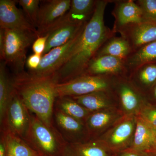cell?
<instances>
[{
    "label": "cell",
    "mask_w": 156,
    "mask_h": 156,
    "mask_svg": "<svg viewBox=\"0 0 156 156\" xmlns=\"http://www.w3.org/2000/svg\"><path fill=\"white\" fill-rule=\"evenodd\" d=\"M110 2L112 1L97 0L94 14L84 27L72 53L55 73L58 83L83 75L101 47L108 39L115 35L105 24V12Z\"/></svg>",
    "instance_id": "obj_1"
},
{
    "label": "cell",
    "mask_w": 156,
    "mask_h": 156,
    "mask_svg": "<svg viewBox=\"0 0 156 156\" xmlns=\"http://www.w3.org/2000/svg\"><path fill=\"white\" fill-rule=\"evenodd\" d=\"M15 93L31 112L49 127H54L53 113L57 98L56 74L36 75L25 71L12 77Z\"/></svg>",
    "instance_id": "obj_2"
},
{
    "label": "cell",
    "mask_w": 156,
    "mask_h": 156,
    "mask_svg": "<svg viewBox=\"0 0 156 156\" xmlns=\"http://www.w3.org/2000/svg\"><path fill=\"white\" fill-rule=\"evenodd\" d=\"M23 139L40 156H64L67 144L54 126L48 127L33 114Z\"/></svg>",
    "instance_id": "obj_3"
},
{
    "label": "cell",
    "mask_w": 156,
    "mask_h": 156,
    "mask_svg": "<svg viewBox=\"0 0 156 156\" xmlns=\"http://www.w3.org/2000/svg\"><path fill=\"white\" fill-rule=\"evenodd\" d=\"M4 30V44L1 60L12 68L15 74L24 71L27 48L37 38L35 34L15 30Z\"/></svg>",
    "instance_id": "obj_4"
},
{
    "label": "cell",
    "mask_w": 156,
    "mask_h": 156,
    "mask_svg": "<svg viewBox=\"0 0 156 156\" xmlns=\"http://www.w3.org/2000/svg\"><path fill=\"white\" fill-rule=\"evenodd\" d=\"M115 77L84 75L56 85L57 98L81 96L112 89Z\"/></svg>",
    "instance_id": "obj_5"
},
{
    "label": "cell",
    "mask_w": 156,
    "mask_h": 156,
    "mask_svg": "<svg viewBox=\"0 0 156 156\" xmlns=\"http://www.w3.org/2000/svg\"><path fill=\"white\" fill-rule=\"evenodd\" d=\"M136 123V115H125L98 138L105 143L116 155L131 147Z\"/></svg>",
    "instance_id": "obj_6"
},
{
    "label": "cell",
    "mask_w": 156,
    "mask_h": 156,
    "mask_svg": "<svg viewBox=\"0 0 156 156\" xmlns=\"http://www.w3.org/2000/svg\"><path fill=\"white\" fill-rule=\"evenodd\" d=\"M112 90L125 115L136 116L146 100L145 96L131 84L127 76L115 77Z\"/></svg>",
    "instance_id": "obj_7"
},
{
    "label": "cell",
    "mask_w": 156,
    "mask_h": 156,
    "mask_svg": "<svg viewBox=\"0 0 156 156\" xmlns=\"http://www.w3.org/2000/svg\"><path fill=\"white\" fill-rule=\"evenodd\" d=\"M30 111L15 92L9 104L1 130H8L24 139L31 121Z\"/></svg>",
    "instance_id": "obj_8"
},
{
    "label": "cell",
    "mask_w": 156,
    "mask_h": 156,
    "mask_svg": "<svg viewBox=\"0 0 156 156\" xmlns=\"http://www.w3.org/2000/svg\"><path fill=\"white\" fill-rule=\"evenodd\" d=\"M53 126L67 143L87 142L90 140L86 124L54 108Z\"/></svg>",
    "instance_id": "obj_9"
},
{
    "label": "cell",
    "mask_w": 156,
    "mask_h": 156,
    "mask_svg": "<svg viewBox=\"0 0 156 156\" xmlns=\"http://www.w3.org/2000/svg\"><path fill=\"white\" fill-rule=\"evenodd\" d=\"M84 27L76 36L65 44L53 48L42 56L38 68L36 70L28 72L36 75L42 76H50L55 74L72 53Z\"/></svg>",
    "instance_id": "obj_10"
},
{
    "label": "cell",
    "mask_w": 156,
    "mask_h": 156,
    "mask_svg": "<svg viewBox=\"0 0 156 156\" xmlns=\"http://www.w3.org/2000/svg\"><path fill=\"white\" fill-rule=\"evenodd\" d=\"M43 3L40 6L37 27L38 37L46 35L67 14L70 8L71 1L49 0Z\"/></svg>",
    "instance_id": "obj_11"
},
{
    "label": "cell",
    "mask_w": 156,
    "mask_h": 156,
    "mask_svg": "<svg viewBox=\"0 0 156 156\" xmlns=\"http://www.w3.org/2000/svg\"><path fill=\"white\" fill-rule=\"evenodd\" d=\"M87 23L75 22L69 18L67 14L49 30L46 48L43 55L53 48L65 44L76 36ZM46 34V35H47Z\"/></svg>",
    "instance_id": "obj_12"
},
{
    "label": "cell",
    "mask_w": 156,
    "mask_h": 156,
    "mask_svg": "<svg viewBox=\"0 0 156 156\" xmlns=\"http://www.w3.org/2000/svg\"><path fill=\"white\" fill-rule=\"evenodd\" d=\"M126 39L132 51H136L156 40V22L143 21L131 23L117 31Z\"/></svg>",
    "instance_id": "obj_13"
},
{
    "label": "cell",
    "mask_w": 156,
    "mask_h": 156,
    "mask_svg": "<svg viewBox=\"0 0 156 156\" xmlns=\"http://www.w3.org/2000/svg\"><path fill=\"white\" fill-rule=\"evenodd\" d=\"M16 1H0V29L15 30L36 35L37 31L17 8Z\"/></svg>",
    "instance_id": "obj_14"
},
{
    "label": "cell",
    "mask_w": 156,
    "mask_h": 156,
    "mask_svg": "<svg viewBox=\"0 0 156 156\" xmlns=\"http://www.w3.org/2000/svg\"><path fill=\"white\" fill-rule=\"evenodd\" d=\"M124 115L121 109L118 107L91 113L85 123L90 139L98 138Z\"/></svg>",
    "instance_id": "obj_15"
},
{
    "label": "cell",
    "mask_w": 156,
    "mask_h": 156,
    "mask_svg": "<svg viewBox=\"0 0 156 156\" xmlns=\"http://www.w3.org/2000/svg\"><path fill=\"white\" fill-rule=\"evenodd\" d=\"M84 75L128 77L124 60L109 56L94 57L88 64Z\"/></svg>",
    "instance_id": "obj_16"
},
{
    "label": "cell",
    "mask_w": 156,
    "mask_h": 156,
    "mask_svg": "<svg viewBox=\"0 0 156 156\" xmlns=\"http://www.w3.org/2000/svg\"><path fill=\"white\" fill-rule=\"evenodd\" d=\"M112 2L115 7L112 13L115 20L112 30L115 33L125 26L144 21L141 10L135 1L117 0Z\"/></svg>",
    "instance_id": "obj_17"
},
{
    "label": "cell",
    "mask_w": 156,
    "mask_h": 156,
    "mask_svg": "<svg viewBox=\"0 0 156 156\" xmlns=\"http://www.w3.org/2000/svg\"><path fill=\"white\" fill-rule=\"evenodd\" d=\"M70 97L91 112L118 107L117 106L119 105L117 98L112 89Z\"/></svg>",
    "instance_id": "obj_18"
},
{
    "label": "cell",
    "mask_w": 156,
    "mask_h": 156,
    "mask_svg": "<svg viewBox=\"0 0 156 156\" xmlns=\"http://www.w3.org/2000/svg\"><path fill=\"white\" fill-rule=\"evenodd\" d=\"M64 156H116L107 145L100 139L85 142L67 143Z\"/></svg>",
    "instance_id": "obj_19"
},
{
    "label": "cell",
    "mask_w": 156,
    "mask_h": 156,
    "mask_svg": "<svg viewBox=\"0 0 156 156\" xmlns=\"http://www.w3.org/2000/svg\"><path fill=\"white\" fill-rule=\"evenodd\" d=\"M128 78L145 96L156 84V62L143 65L130 73Z\"/></svg>",
    "instance_id": "obj_20"
},
{
    "label": "cell",
    "mask_w": 156,
    "mask_h": 156,
    "mask_svg": "<svg viewBox=\"0 0 156 156\" xmlns=\"http://www.w3.org/2000/svg\"><path fill=\"white\" fill-rule=\"evenodd\" d=\"M124 62L128 76L143 65L156 62V40L132 52Z\"/></svg>",
    "instance_id": "obj_21"
},
{
    "label": "cell",
    "mask_w": 156,
    "mask_h": 156,
    "mask_svg": "<svg viewBox=\"0 0 156 156\" xmlns=\"http://www.w3.org/2000/svg\"><path fill=\"white\" fill-rule=\"evenodd\" d=\"M136 129L131 147L147 153L156 145L153 128L136 116Z\"/></svg>",
    "instance_id": "obj_22"
},
{
    "label": "cell",
    "mask_w": 156,
    "mask_h": 156,
    "mask_svg": "<svg viewBox=\"0 0 156 156\" xmlns=\"http://www.w3.org/2000/svg\"><path fill=\"white\" fill-rule=\"evenodd\" d=\"M132 52L131 46L126 39L121 36L117 37L115 35L108 39L102 45L95 57L111 56L125 61Z\"/></svg>",
    "instance_id": "obj_23"
},
{
    "label": "cell",
    "mask_w": 156,
    "mask_h": 156,
    "mask_svg": "<svg viewBox=\"0 0 156 156\" xmlns=\"http://www.w3.org/2000/svg\"><path fill=\"white\" fill-rule=\"evenodd\" d=\"M5 144L6 156H40L24 139L8 130H1Z\"/></svg>",
    "instance_id": "obj_24"
},
{
    "label": "cell",
    "mask_w": 156,
    "mask_h": 156,
    "mask_svg": "<svg viewBox=\"0 0 156 156\" xmlns=\"http://www.w3.org/2000/svg\"><path fill=\"white\" fill-rule=\"evenodd\" d=\"M5 61L0 64V123L2 124L5 116L6 111L12 98L14 89L12 78H10L6 70Z\"/></svg>",
    "instance_id": "obj_25"
},
{
    "label": "cell",
    "mask_w": 156,
    "mask_h": 156,
    "mask_svg": "<svg viewBox=\"0 0 156 156\" xmlns=\"http://www.w3.org/2000/svg\"><path fill=\"white\" fill-rule=\"evenodd\" d=\"M97 0H72L67 15L71 20L80 23L89 22L96 8Z\"/></svg>",
    "instance_id": "obj_26"
},
{
    "label": "cell",
    "mask_w": 156,
    "mask_h": 156,
    "mask_svg": "<svg viewBox=\"0 0 156 156\" xmlns=\"http://www.w3.org/2000/svg\"><path fill=\"white\" fill-rule=\"evenodd\" d=\"M54 108L58 109L66 114L84 123L92 113L72 98L67 96L56 98Z\"/></svg>",
    "instance_id": "obj_27"
},
{
    "label": "cell",
    "mask_w": 156,
    "mask_h": 156,
    "mask_svg": "<svg viewBox=\"0 0 156 156\" xmlns=\"http://www.w3.org/2000/svg\"><path fill=\"white\" fill-rule=\"evenodd\" d=\"M24 11V15L29 22L37 29L40 11L39 0H19L17 1Z\"/></svg>",
    "instance_id": "obj_28"
},
{
    "label": "cell",
    "mask_w": 156,
    "mask_h": 156,
    "mask_svg": "<svg viewBox=\"0 0 156 156\" xmlns=\"http://www.w3.org/2000/svg\"><path fill=\"white\" fill-rule=\"evenodd\" d=\"M136 116L152 128H156V105L145 101Z\"/></svg>",
    "instance_id": "obj_29"
},
{
    "label": "cell",
    "mask_w": 156,
    "mask_h": 156,
    "mask_svg": "<svg viewBox=\"0 0 156 156\" xmlns=\"http://www.w3.org/2000/svg\"><path fill=\"white\" fill-rule=\"evenodd\" d=\"M135 2L141 10L144 21L156 22V0H137Z\"/></svg>",
    "instance_id": "obj_30"
},
{
    "label": "cell",
    "mask_w": 156,
    "mask_h": 156,
    "mask_svg": "<svg viewBox=\"0 0 156 156\" xmlns=\"http://www.w3.org/2000/svg\"><path fill=\"white\" fill-rule=\"evenodd\" d=\"M48 37V35L37 38L33 44L32 50L34 53L42 55L43 54Z\"/></svg>",
    "instance_id": "obj_31"
},
{
    "label": "cell",
    "mask_w": 156,
    "mask_h": 156,
    "mask_svg": "<svg viewBox=\"0 0 156 156\" xmlns=\"http://www.w3.org/2000/svg\"><path fill=\"white\" fill-rule=\"evenodd\" d=\"M42 57V55L35 53L29 56L26 61L27 66L29 69V71H34L38 68L41 60Z\"/></svg>",
    "instance_id": "obj_32"
},
{
    "label": "cell",
    "mask_w": 156,
    "mask_h": 156,
    "mask_svg": "<svg viewBox=\"0 0 156 156\" xmlns=\"http://www.w3.org/2000/svg\"><path fill=\"white\" fill-rule=\"evenodd\" d=\"M116 156H149L146 153L129 148L117 154Z\"/></svg>",
    "instance_id": "obj_33"
},
{
    "label": "cell",
    "mask_w": 156,
    "mask_h": 156,
    "mask_svg": "<svg viewBox=\"0 0 156 156\" xmlns=\"http://www.w3.org/2000/svg\"><path fill=\"white\" fill-rule=\"evenodd\" d=\"M145 97L148 101L156 105V84L150 92L145 95Z\"/></svg>",
    "instance_id": "obj_34"
},
{
    "label": "cell",
    "mask_w": 156,
    "mask_h": 156,
    "mask_svg": "<svg viewBox=\"0 0 156 156\" xmlns=\"http://www.w3.org/2000/svg\"><path fill=\"white\" fill-rule=\"evenodd\" d=\"M0 156H6L5 144L4 136L2 134L0 138Z\"/></svg>",
    "instance_id": "obj_35"
},
{
    "label": "cell",
    "mask_w": 156,
    "mask_h": 156,
    "mask_svg": "<svg viewBox=\"0 0 156 156\" xmlns=\"http://www.w3.org/2000/svg\"><path fill=\"white\" fill-rule=\"evenodd\" d=\"M149 156H156V145L151 151L146 153Z\"/></svg>",
    "instance_id": "obj_36"
},
{
    "label": "cell",
    "mask_w": 156,
    "mask_h": 156,
    "mask_svg": "<svg viewBox=\"0 0 156 156\" xmlns=\"http://www.w3.org/2000/svg\"><path fill=\"white\" fill-rule=\"evenodd\" d=\"M153 128V131L156 143V128Z\"/></svg>",
    "instance_id": "obj_37"
},
{
    "label": "cell",
    "mask_w": 156,
    "mask_h": 156,
    "mask_svg": "<svg viewBox=\"0 0 156 156\" xmlns=\"http://www.w3.org/2000/svg\"><path fill=\"white\" fill-rule=\"evenodd\" d=\"M154 105H155V104H154Z\"/></svg>",
    "instance_id": "obj_38"
}]
</instances>
